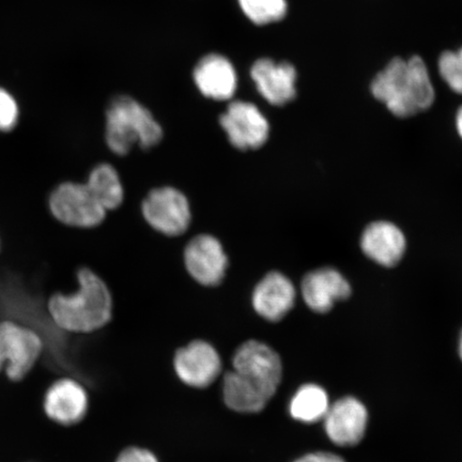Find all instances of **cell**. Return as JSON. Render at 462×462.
<instances>
[{
  "instance_id": "20",
  "label": "cell",
  "mask_w": 462,
  "mask_h": 462,
  "mask_svg": "<svg viewBox=\"0 0 462 462\" xmlns=\"http://www.w3.org/2000/svg\"><path fill=\"white\" fill-rule=\"evenodd\" d=\"M330 406V397L325 388L317 383H305L293 393L288 403V413L293 420L310 425L325 419Z\"/></svg>"
},
{
  "instance_id": "24",
  "label": "cell",
  "mask_w": 462,
  "mask_h": 462,
  "mask_svg": "<svg viewBox=\"0 0 462 462\" xmlns=\"http://www.w3.org/2000/svg\"><path fill=\"white\" fill-rule=\"evenodd\" d=\"M114 462H161L157 454L144 447L131 446L124 448Z\"/></svg>"
},
{
  "instance_id": "10",
  "label": "cell",
  "mask_w": 462,
  "mask_h": 462,
  "mask_svg": "<svg viewBox=\"0 0 462 462\" xmlns=\"http://www.w3.org/2000/svg\"><path fill=\"white\" fill-rule=\"evenodd\" d=\"M218 121L228 143L238 152H256L269 141V121L251 102H230Z\"/></svg>"
},
{
  "instance_id": "2",
  "label": "cell",
  "mask_w": 462,
  "mask_h": 462,
  "mask_svg": "<svg viewBox=\"0 0 462 462\" xmlns=\"http://www.w3.org/2000/svg\"><path fill=\"white\" fill-rule=\"evenodd\" d=\"M372 92L389 111L408 118L426 111L435 101L429 69L421 58H395L374 79Z\"/></svg>"
},
{
  "instance_id": "28",
  "label": "cell",
  "mask_w": 462,
  "mask_h": 462,
  "mask_svg": "<svg viewBox=\"0 0 462 462\" xmlns=\"http://www.w3.org/2000/svg\"><path fill=\"white\" fill-rule=\"evenodd\" d=\"M0 248H2V239H0Z\"/></svg>"
},
{
  "instance_id": "3",
  "label": "cell",
  "mask_w": 462,
  "mask_h": 462,
  "mask_svg": "<svg viewBox=\"0 0 462 462\" xmlns=\"http://www.w3.org/2000/svg\"><path fill=\"white\" fill-rule=\"evenodd\" d=\"M157 119L143 104L128 96L114 97L106 109V143L109 152L125 157L135 146L144 152L163 140Z\"/></svg>"
},
{
  "instance_id": "13",
  "label": "cell",
  "mask_w": 462,
  "mask_h": 462,
  "mask_svg": "<svg viewBox=\"0 0 462 462\" xmlns=\"http://www.w3.org/2000/svg\"><path fill=\"white\" fill-rule=\"evenodd\" d=\"M251 77L259 94L271 106H284L297 96V71L291 63L262 58L254 63Z\"/></svg>"
},
{
  "instance_id": "5",
  "label": "cell",
  "mask_w": 462,
  "mask_h": 462,
  "mask_svg": "<svg viewBox=\"0 0 462 462\" xmlns=\"http://www.w3.org/2000/svg\"><path fill=\"white\" fill-rule=\"evenodd\" d=\"M141 215L155 233L171 239L186 235L193 222L188 195L170 184L148 190L141 202Z\"/></svg>"
},
{
  "instance_id": "6",
  "label": "cell",
  "mask_w": 462,
  "mask_h": 462,
  "mask_svg": "<svg viewBox=\"0 0 462 462\" xmlns=\"http://www.w3.org/2000/svg\"><path fill=\"white\" fill-rule=\"evenodd\" d=\"M184 270L196 284L217 288L226 279L230 265L229 255L223 242L216 235H195L183 247Z\"/></svg>"
},
{
  "instance_id": "23",
  "label": "cell",
  "mask_w": 462,
  "mask_h": 462,
  "mask_svg": "<svg viewBox=\"0 0 462 462\" xmlns=\"http://www.w3.org/2000/svg\"><path fill=\"white\" fill-rule=\"evenodd\" d=\"M20 120V107L14 97L0 88V133H9L16 128Z\"/></svg>"
},
{
  "instance_id": "17",
  "label": "cell",
  "mask_w": 462,
  "mask_h": 462,
  "mask_svg": "<svg viewBox=\"0 0 462 462\" xmlns=\"http://www.w3.org/2000/svg\"><path fill=\"white\" fill-rule=\"evenodd\" d=\"M194 80L202 96L216 101L230 100L238 85L233 63L218 54L200 60L194 70Z\"/></svg>"
},
{
  "instance_id": "14",
  "label": "cell",
  "mask_w": 462,
  "mask_h": 462,
  "mask_svg": "<svg viewBox=\"0 0 462 462\" xmlns=\"http://www.w3.org/2000/svg\"><path fill=\"white\" fill-rule=\"evenodd\" d=\"M301 293L309 309L318 314H326L335 303L350 297L351 286L339 271L321 268L310 271L303 277Z\"/></svg>"
},
{
  "instance_id": "8",
  "label": "cell",
  "mask_w": 462,
  "mask_h": 462,
  "mask_svg": "<svg viewBox=\"0 0 462 462\" xmlns=\"http://www.w3.org/2000/svg\"><path fill=\"white\" fill-rule=\"evenodd\" d=\"M172 368L183 385L194 390L209 388L221 375V354L209 340L195 338L175 351Z\"/></svg>"
},
{
  "instance_id": "15",
  "label": "cell",
  "mask_w": 462,
  "mask_h": 462,
  "mask_svg": "<svg viewBox=\"0 0 462 462\" xmlns=\"http://www.w3.org/2000/svg\"><path fill=\"white\" fill-rule=\"evenodd\" d=\"M88 406V394L77 380H58L46 392L45 413L58 424L71 426L79 423L85 419Z\"/></svg>"
},
{
  "instance_id": "16",
  "label": "cell",
  "mask_w": 462,
  "mask_h": 462,
  "mask_svg": "<svg viewBox=\"0 0 462 462\" xmlns=\"http://www.w3.org/2000/svg\"><path fill=\"white\" fill-rule=\"evenodd\" d=\"M365 255L383 267H394L406 252L407 241L402 231L391 222L368 225L361 236Z\"/></svg>"
},
{
  "instance_id": "12",
  "label": "cell",
  "mask_w": 462,
  "mask_h": 462,
  "mask_svg": "<svg viewBox=\"0 0 462 462\" xmlns=\"http://www.w3.org/2000/svg\"><path fill=\"white\" fill-rule=\"evenodd\" d=\"M297 300V289L287 275L270 271L254 286L251 306L255 314L268 322H279L291 313Z\"/></svg>"
},
{
  "instance_id": "7",
  "label": "cell",
  "mask_w": 462,
  "mask_h": 462,
  "mask_svg": "<svg viewBox=\"0 0 462 462\" xmlns=\"http://www.w3.org/2000/svg\"><path fill=\"white\" fill-rule=\"evenodd\" d=\"M231 366L273 397L279 391L284 375L279 352L258 339H247L236 346L231 356Z\"/></svg>"
},
{
  "instance_id": "18",
  "label": "cell",
  "mask_w": 462,
  "mask_h": 462,
  "mask_svg": "<svg viewBox=\"0 0 462 462\" xmlns=\"http://www.w3.org/2000/svg\"><path fill=\"white\" fill-rule=\"evenodd\" d=\"M273 397L234 369L222 380V401L229 411L239 415L263 412Z\"/></svg>"
},
{
  "instance_id": "26",
  "label": "cell",
  "mask_w": 462,
  "mask_h": 462,
  "mask_svg": "<svg viewBox=\"0 0 462 462\" xmlns=\"http://www.w3.org/2000/svg\"><path fill=\"white\" fill-rule=\"evenodd\" d=\"M456 128H457L458 134L462 138V106L458 109L456 115Z\"/></svg>"
},
{
  "instance_id": "11",
  "label": "cell",
  "mask_w": 462,
  "mask_h": 462,
  "mask_svg": "<svg viewBox=\"0 0 462 462\" xmlns=\"http://www.w3.org/2000/svg\"><path fill=\"white\" fill-rule=\"evenodd\" d=\"M322 421L328 440L335 446L356 447L366 435L368 410L359 398L345 396L331 404Z\"/></svg>"
},
{
  "instance_id": "21",
  "label": "cell",
  "mask_w": 462,
  "mask_h": 462,
  "mask_svg": "<svg viewBox=\"0 0 462 462\" xmlns=\"http://www.w3.org/2000/svg\"><path fill=\"white\" fill-rule=\"evenodd\" d=\"M239 5L248 19L256 25L279 22L287 14L286 0H239Z\"/></svg>"
},
{
  "instance_id": "22",
  "label": "cell",
  "mask_w": 462,
  "mask_h": 462,
  "mask_svg": "<svg viewBox=\"0 0 462 462\" xmlns=\"http://www.w3.org/2000/svg\"><path fill=\"white\" fill-rule=\"evenodd\" d=\"M439 71L449 88L462 95V48L444 51L439 60Z\"/></svg>"
},
{
  "instance_id": "9",
  "label": "cell",
  "mask_w": 462,
  "mask_h": 462,
  "mask_svg": "<svg viewBox=\"0 0 462 462\" xmlns=\"http://www.w3.org/2000/svg\"><path fill=\"white\" fill-rule=\"evenodd\" d=\"M43 340L24 325L13 320L0 322V372L11 380H21L42 354Z\"/></svg>"
},
{
  "instance_id": "4",
  "label": "cell",
  "mask_w": 462,
  "mask_h": 462,
  "mask_svg": "<svg viewBox=\"0 0 462 462\" xmlns=\"http://www.w3.org/2000/svg\"><path fill=\"white\" fill-rule=\"evenodd\" d=\"M46 207L55 222L75 230L100 227L108 215L85 182L73 180L56 184L46 199Z\"/></svg>"
},
{
  "instance_id": "19",
  "label": "cell",
  "mask_w": 462,
  "mask_h": 462,
  "mask_svg": "<svg viewBox=\"0 0 462 462\" xmlns=\"http://www.w3.org/2000/svg\"><path fill=\"white\" fill-rule=\"evenodd\" d=\"M86 186L107 212L118 210L125 204V188L123 178L116 167L101 162L87 173Z\"/></svg>"
},
{
  "instance_id": "27",
  "label": "cell",
  "mask_w": 462,
  "mask_h": 462,
  "mask_svg": "<svg viewBox=\"0 0 462 462\" xmlns=\"http://www.w3.org/2000/svg\"><path fill=\"white\" fill-rule=\"evenodd\" d=\"M458 355H459L460 360L462 362V331L459 335V339H458Z\"/></svg>"
},
{
  "instance_id": "1",
  "label": "cell",
  "mask_w": 462,
  "mask_h": 462,
  "mask_svg": "<svg viewBox=\"0 0 462 462\" xmlns=\"http://www.w3.org/2000/svg\"><path fill=\"white\" fill-rule=\"evenodd\" d=\"M78 286L72 292H54L46 302L51 322L61 331L92 334L112 322L114 297L103 277L89 267L77 273Z\"/></svg>"
},
{
  "instance_id": "25",
  "label": "cell",
  "mask_w": 462,
  "mask_h": 462,
  "mask_svg": "<svg viewBox=\"0 0 462 462\" xmlns=\"http://www.w3.org/2000/svg\"><path fill=\"white\" fill-rule=\"evenodd\" d=\"M292 462H346L342 456L334 454L332 452H313L302 455L301 457L293 460Z\"/></svg>"
}]
</instances>
